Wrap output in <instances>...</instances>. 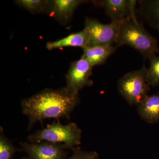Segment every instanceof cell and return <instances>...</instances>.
Wrapping results in <instances>:
<instances>
[{
	"mask_svg": "<svg viewBox=\"0 0 159 159\" xmlns=\"http://www.w3.org/2000/svg\"><path fill=\"white\" fill-rule=\"evenodd\" d=\"M17 148L7 139L3 132L2 127L0 129V159H13Z\"/></svg>",
	"mask_w": 159,
	"mask_h": 159,
	"instance_id": "obj_15",
	"label": "cell"
},
{
	"mask_svg": "<svg viewBox=\"0 0 159 159\" xmlns=\"http://www.w3.org/2000/svg\"><path fill=\"white\" fill-rule=\"evenodd\" d=\"M146 70L143 66L125 74L118 81L119 93L131 105H139L148 96L150 86L146 81Z\"/></svg>",
	"mask_w": 159,
	"mask_h": 159,
	"instance_id": "obj_4",
	"label": "cell"
},
{
	"mask_svg": "<svg viewBox=\"0 0 159 159\" xmlns=\"http://www.w3.org/2000/svg\"><path fill=\"white\" fill-rule=\"evenodd\" d=\"M80 102L79 93H70L65 88L47 89L22 100V112L29 119L28 129L38 122L47 119H69Z\"/></svg>",
	"mask_w": 159,
	"mask_h": 159,
	"instance_id": "obj_1",
	"label": "cell"
},
{
	"mask_svg": "<svg viewBox=\"0 0 159 159\" xmlns=\"http://www.w3.org/2000/svg\"><path fill=\"white\" fill-rule=\"evenodd\" d=\"M93 67L87 60L82 57L71 63L66 75V89L72 93L77 94L85 87L93 85V81L90 79Z\"/></svg>",
	"mask_w": 159,
	"mask_h": 159,
	"instance_id": "obj_6",
	"label": "cell"
},
{
	"mask_svg": "<svg viewBox=\"0 0 159 159\" xmlns=\"http://www.w3.org/2000/svg\"><path fill=\"white\" fill-rule=\"evenodd\" d=\"M89 37L88 29L84 27L79 32L72 33L60 39L49 42L46 48L49 50L67 47H80L83 49L88 46Z\"/></svg>",
	"mask_w": 159,
	"mask_h": 159,
	"instance_id": "obj_10",
	"label": "cell"
},
{
	"mask_svg": "<svg viewBox=\"0 0 159 159\" xmlns=\"http://www.w3.org/2000/svg\"><path fill=\"white\" fill-rule=\"evenodd\" d=\"M71 150L73 153L67 159H98V154L95 152H85L81 150L79 146L74 147Z\"/></svg>",
	"mask_w": 159,
	"mask_h": 159,
	"instance_id": "obj_17",
	"label": "cell"
},
{
	"mask_svg": "<svg viewBox=\"0 0 159 159\" xmlns=\"http://www.w3.org/2000/svg\"><path fill=\"white\" fill-rule=\"evenodd\" d=\"M141 12L151 27L159 31V0L139 1Z\"/></svg>",
	"mask_w": 159,
	"mask_h": 159,
	"instance_id": "obj_13",
	"label": "cell"
},
{
	"mask_svg": "<svg viewBox=\"0 0 159 159\" xmlns=\"http://www.w3.org/2000/svg\"><path fill=\"white\" fill-rule=\"evenodd\" d=\"M86 1L82 0H53L48 1L45 12L59 23H68L77 7Z\"/></svg>",
	"mask_w": 159,
	"mask_h": 159,
	"instance_id": "obj_9",
	"label": "cell"
},
{
	"mask_svg": "<svg viewBox=\"0 0 159 159\" xmlns=\"http://www.w3.org/2000/svg\"><path fill=\"white\" fill-rule=\"evenodd\" d=\"M82 130L76 123L71 122L66 125L59 122L47 125L28 137L29 142L39 143L43 141L64 144L69 149L81 144Z\"/></svg>",
	"mask_w": 159,
	"mask_h": 159,
	"instance_id": "obj_3",
	"label": "cell"
},
{
	"mask_svg": "<svg viewBox=\"0 0 159 159\" xmlns=\"http://www.w3.org/2000/svg\"><path fill=\"white\" fill-rule=\"evenodd\" d=\"M116 43L118 46H130L148 59L159 51L157 40L144 29L135 18H129L122 22Z\"/></svg>",
	"mask_w": 159,
	"mask_h": 159,
	"instance_id": "obj_2",
	"label": "cell"
},
{
	"mask_svg": "<svg viewBox=\"0 0 159 159\" xmlns=\"http://www.w3.org/2000/svg\"><path fill=\"white\" fill-rule=\"evenodd\" d=\"M124 21H111L104 25L97 20L87 18L85 27L88 29L90 35L88 47L108 45L116 43L119 29Z\"/></svg>",
	"mask_w": 159,
	"mask_h": 159,
	"instance_id": "obj_5",
	"label": "cell"
},
{
	"mask_svg": "<svg viewBox=\"0 0 159 159\" xmlns=\"http://www.w3.org/2000/svg\"><path fill=\"white\" fill-rule=\"evenodd\" d=\"M48 1L44 0H17L16 4L31 13H37L44 12Z\"/></svg>",
	"mask_w": 159,
	"mask_h": 159,
	"instance_id": "obj_16",
	"label": "cell"
},
{
	"mask_svg": "<svg viewBox=\"0 0 159 159\" xmlns=\"http://www.w3.org/2000/svg\"><path fill=\"white\" fill-rule=\"evenodd\" d=\"M20 146L29 159H66L68 153L69 149L64 144L48 141L21 142Z\"/></svg>",
	"mask_w": 159,
	"mask_h": 159,
	"instance_id": "obj_7",
	"label": "cell"
},
{
	"mask_svg": "<svg viewBox=\"0 0 159 159\" xmlns=\"http://www.w3.org/2000/svg\"><path fill=\"white\" fill-rule=\"evenodd\" d=\"M17 159H29L28 157H22L21 158H19Z\"/></svg>",
	"mask_w": 159,
	"mask_h": 159,
	"instance_id": "obj_18",
	"label": "cell"
},
{
	"mask_svg": "<svg viewBox=\"0 0 159 159\" xmlns=\"http://www.w3.org/2000/svg\"><path fill=\"white\" fill-rule=\"evenodd\" d=\"M138 106L139 116L147 123L152 124L159 121V91L148 95Z\"/></svg>",
	"mask_w": 159,
	"mask_h": 159,
	"instance_id": "obj_11",
	"label": "cell"
},
{
	"mask_svg": "<svg viewBox=\"0 0 159 159\" xmlns=\"http://www.w3.org/2000/svg\"><path fill=\"white\" fill-rule=\"evenodd\" d=\"M116 49L112 45L86 47L83 49L84 53L81 57L87 60L93 67L100 65L105 62Z\"/></svg>",
	"mask_w": 159,
	"mask_h": 159,
	"instance_id": "obj_12",
	"label": "cell"
},
{
	"mask_svg": "<svg viewBox=\"0 0 159 159\" xmlns=\"http://www.w3.org/2000/svg\"><path fill=\"white\" fill-rule=\"evenodd\" d=\"M136 1L127 0H104L95 2L105 9L111 21H122L129 18L135 17L134 7Z\"/></svg>",
	"mask_w": 159,
	"mask_h": 159,
	"instance_id": "obj_8",
	"label": "cell"
},
{
	"mask_svg": "<svg viewBox=\"0 0 159 159\" xmlns=\"http://www.w3.org/2000/svg\"><path fill=\"white\" fill-rule=\"evenodd\" d=\"M158 54L149 59L150 66L146 70V79L149 86L159 85V51Z\"/></svg>",
	"mask_w": 159,
	"mask_h": 159,
	"instance_id": "obj_14",
	"label": "cell"
}]
</instances>
